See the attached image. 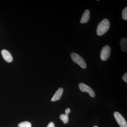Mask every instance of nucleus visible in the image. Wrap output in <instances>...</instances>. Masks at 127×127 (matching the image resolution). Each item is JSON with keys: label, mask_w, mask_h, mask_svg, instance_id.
<instances>
[{"label": "nucleus", "mask_w": 127, "mask_h": 127, "mask_svg": "<svg viewBox=\"0 0 127 127\" xmlns=\"http://www.w3.org/2000/svg\"><path fill=\"white\" fill-rule=\"evenodd\" d=\"M110 27V23L108 19L103 20L98 24L97 28L96 34L98 35L102 36L105 34L109 30Z\"/></svg>", "instance_id": "obj_1"}, {"label": "nucleus", "mask_w": 127, "mask_h": 127, "mask_svg": "<svg viewBox=\"0 0 127 127\" xmlns=\"http://www.w3.org/2000/svg\"><path fill=\"white\" fill-rule=\"evenodd\" d=\"M71 57L73 61L78 64L82 68L85 69L86 68V63L85 60L80 55L75 52H72L71 54Z\"/></svg>", "instance_id": "obj_2"}, {"label": "nucleus", "mask_w": 127, "mask_h": 127, "mask_svg": "<svg viewBox=\"0 0 127 127\" xmlns=\"http://www.w3.org/2000/svg\"><path fill=\"white\" fill-rule=\"evenodd\" d=\"M111 49L109 46L106 45L103 47L100 54V57L102 61H106L111 55Z\"/></svg>", "instance_id": "obj_3"}, {"label": "nucleus", "mask_w": 127, "mask_h": 127, "mask_svg": "<svg viewBox=\"0 0 127 127\" xmlns=\"http://www.w3.org/2000/svg\"><path fill=\"white\" fill-rule=\"evenodd\" d=\"M114 116L117 122L120 127H127V123L125 118L121 114L116 112L114 113Z\"/></svg>", "instance_id": "obj_4"}, {"label": "nucleus", "mask_w": 127, "mask_h": 127, "mask_svg": "<svg viewBox=\"0 0 127 127\" xmlns=\"http://www.w3.org/2000/svg\"><path fill=\"white\" fill-rule=\"evenodd\" d=\"M79 88L81 91L83 92H87L92 97L95 96V93L93 89L89 86L83 83H80L79 84Z\"/></svg>", "instance_id": "obj_5"}, {"label": "nucleus", "mask_w": 127, "mask_h": 127, "mask_svg": "<svg viewBox=\"0 0 127 127\" xmlns=\"http://www.w3.org/2000/svg\"><path fill=\"white\" fill-rule=\"evenodd\" d=\"M2 57L8 63L11 62L13 60L12 56L8 51L6 50H3L1 52Z\"/></svg>", "instance_id": "obj_6"}, {"label": "nucleus", "mask_w": 127, "mask_h": 127, "mask_svg": "<svg viewBox=\"0 0 127 127\" xmlns=\"http://www.w3.org/2000/svg\"><path fill=\"white\" fill-rule=\"evenodd\" d=\"M63 88H59L54 94V96H53L51 101H52L54 102L60 99L63 93Z\"/></svg>", "instance_id": "obj_7"}, {"label": "nucleus", "mask_w": 127, "mask_h": 127, "mask_svg": "<svg viewBox=\"0 0 127 127\" xmlns=\"http://www.w3.org/2000/svg\"><path fill=\"white\" fill-rule=\"evenodd\" d=\"M90 18V11L88 9L86 10L82 16L80 23H86L89 20Z\"/></svg>", "instance_id": "obj_8"}, {"label": "nucleus", "mask_w": 127, "mask_h": 127, "mask_svg": "<svg viewBox=\"0 0 127 127\" xmlns=\"http://www.w3.org/2000/svg\"><path fill=\"white\" fill-rule=\"evenodd\" d=\"M121 50L123 52H127V39L123 38L121 39L120 42Z\"/></svg>", "instance_id": "obj_9"}, {"label": "nucleus", "mask_w": 127, "mask_h": 127, "mask_svg": "<svg viewBox=\"0 0 127 127\" xmlns=\"http://www.w3.org/2000/svg\"><path fill=\"white\" fill-rule=\"evenodd\" d=\"M60 119L62 121H63V123L65 124L67 123L68 122L69 119L68 114H62L60 115Z\"/></svg>", "instance_id": "obj_10"}, {"label": "nucleus", "mask_w": 127, "mask_h": 127, "mask_svg": "<svg viewBox=\"0 0 127 127\" xmlns=\"http://www.w3.org/2000/svg\"><path fill=\"white\" fill-rule=\"evenodd\" d=\"M18 127H32L31 124L28 122H24L18 125Z\"/></svg>", "instance_id": "obj_11"}, {"label": "nucleus", "mask_w": 127, "mask_h": 127, "mask_svg": "<svg viewBox=\"0 0 127 127\" xmlns=\"http://www.w3.org/2000/svg\"><path fill=\"white\" fill-rule=\"evenodd\" d=\"M122 17L124 20H127V7H126L123 10L122 12Z\"/></svg>", "instance_id": "obj_12"}, {"label": "nucleus", "mask_w": 127, "mask_h": 127, "mask_svg": "<svg viewBox=\"0 0 127 127\" xmlns=\"http://www.w3.org/2000/svg\"><path fill=\"white\" fill-rule=\"evenodd\" d=\"M122 78L123 80L124 81L126 82V83H127V73H126L123 76Z\"/></svg>", "instance_id": "obj_13"}, {"label": "nucleus", "mask_w": 127, "mask_h": 127, "mask_svg": "<svg viewBox=\"0 0 127 127\" xmlns=\"http://www.w3.org/2000/svg\"><path fill=\"white\" fill-rule=\"evenodd\" d=\"M47 127H55V124L53 122H50Z\"/></svg>", "instance_id": "obj_14"}, {"label": "nucleus", "mask_w": 127, "mask_h": 127, "mask_svg": "<svg viewBox=\"0 0 127 127\" xmlns=\"http://www.w3.org/2000/svg\"><path fill=\"white\" fill-rule=\"evenodd\" d=\"M71 110L69 108H67L65 110L66 114H68L70 112Z\"/></svg>", "instance_id": "obj_15"}, {"label": "nucleus", "mask_w": 127, "mask_h": 127, "mask_svg": "<svg viewBox=\"0 0 127 127\" xmlns=\"http://www.w3.org/2000/svg\"><path fill=\"white\" fill-rule=\"evenodd\" d=\"M98 127L97 126H94V127Z\"/></svg>", "instance_id": "obj_16"}]
</instances>
